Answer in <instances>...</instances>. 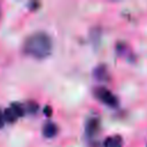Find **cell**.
<instances>
[{"label": "cell", "mask_w": 147, "mask_h": 147, "mask_svg": "<svg viewBox=\"0 0 147 147\" xmlns=\"http://www.w3.org/2000/svg\"><path fill=\"white\" fill-rule=\"evenodd\" d=\"M25 109L28 113L30 114H34L38 111V105L34 102V101H29L26 105H25Z\"/></svg>", "instance_id": "cell-9"}, {"label": "cell", "mask_w": 147, "mask_h": 147, "mask_svg": "<svg viewBox=\"0 0 147 147\" xmlns=\"http://www.w3.org/2000/svg\"><path fill=\"white\" fill-rule=\"evenodd\" d=\"M5 123H6V121H5V116H3V111L0 109V129L1 127H3V125H5Z\"/></svg>", "instance_id": "cell-10"}, {"label": "cell", "mask_w": 147, "mask_h": 147, "mask_svg": "<svg viewBox=\"0 0 147 147\" xmlns=\"http://www.w3.org/2000/svg\"><path fill=\"white\" fill-rule=\"evenodd\" d=\"M94 77L99 80H105L107 78V69L105 65H99L94 69Z\"/></svg>", "instance_id": "cell-7"}, {"label": "cell", "mask_w": 147, "mask_h": 147, "mask_svg": "<svg viewBox=\"0 0 147 147\" xmlns=\"http://www.w3.org/2000/svg\"><path fill=\"white\" fill-rule=\"evenodd\" d=\"M103 147H123V139L118 134L110 136L103 141Z\"/></svg>", "instance_id": "cell-5"}, {"label": "cell", "mask_w": 147, "mask_h": 147, "mask_svg": "<svg viewBox=\"0 0 147 147\" xmlns=\"http://www.w3.org/2000/svg\"><path fill=\"white\" fill-rule=\"evenodd\" d=\"M56 133H57V126H56V124H54L52 122H47V123L44 124V126H42V136L45 138L51 139V138L55 137Z\"/></svg>", "instance_id": "cell-4"}, {"label": "cell", "mask_w": 147, "mask_h": 147, "mask_svg": "<svg viewBox=\"0 0 147 147\" xmlns=\"http://www.w3.org/2000/svg\"><path fill=\"white\" fill-rule=\"evenodd\" d=\"M3 116H5V121L8 122V123H14V122L18 118V116H17L16 113L11 109V107H8V108H6V109L3 110Z\"/></svg>", "instance_id": "cell-6"}, {"label": "cell", "mask_w": 147, "mask_h": 147, "mask_svg": "<svg viewBox=\"0 0 147 147\" xmlns=\"http://www.w3.org/2000/svg\"><path fill=\"white\" fill-rule=\"evenodd\" d=\"M100 129V122L96 117H91L87 119L86 124H85V134L87 137H93L99 132Z\"/></svg>", "instance_id": "cell-3"}, {"label": "cell", "mask_w": 147, "mask_h": 147, "mask_svg": "<svg viewBox=\"0 0 147 147\" xmlns=\"http://www.w3.org/2000/svg\"><path fill=\"white\" fill-rule=\"evenodd\" d=\"M44 114H45L47 117H49V116L52 115V108H51L49 106H46V107L44 108Z\"/></svg>", "instance_id": "cell-11"}, {"label": "cell", "mask_w": 147, "mask_h": 147, "mask_svg": "<svg viewBox=\"0 0 147 147\" xmlns=\"http://www.w3.org/2000/svg\"><path fill=\"white\" fill-rule=\"evenodd\" d=\"M52 49V38L44 31H38L30 34L23 44V52L28 56H31L37 60H42L49 56Z\"/></svg>", "instance_id": "cell-1"}, {"label": "cell", "mask_w": 147, "mask_h": 147, "mask_svg": "<svg viewBox=\"0 0 147 147\" xmlns=\"http://www.w3.org/2000/svg\"><path fill=\"white\" fill-rule=\"evenodd\" d=\"M10 107H11V109H13V110L16 113V115H17L18 117L24 116V115H25V113H26L25 106H24V105H22V103L14 102V103H11V105H10Z\"/></svg>", "instance_id": "cell-8"}, {"label": "cell", "mask_w": 147, "mask_h": 147, "mask_svg": "<svg viewBox=\"0 0 147 147\" xmlns=\"http://www.w3.org/2000/svg\"><path fill=\"white\" fill-rule=\"evenodd\" d=\"M94 96L100 102H102L103 105L109 106V107H116L118 103L117 96L110 90H108L107 87H103V86H99V87L94 88Z\"/></svg>", "instance_id": "cell-2"}]
</instances>
